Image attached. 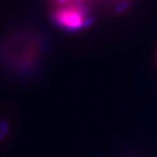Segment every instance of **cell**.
I'll list each match as a JSON object with an SVG mask.
<instances>
[{
	"label": "cell",
	"mask_w": 157,
	"mask_h": 157,
	"mask_svg": "<svg viewBox=\"0 0 157 157\" xmlns=\"http://www.w3.org/2000/svg\"><path fill=\"white\" fill-rule=\"evenodd\" d=\"M53 20L67 31H78L87 26L90 15L87 8L81 2H69L59 5L53 12Z\"/></svg>",
	"instance_id": "1"
},
{
	"label": "cell",
	"mask_w": 157,
	"mask_h": 157,
	"mask_svg": "<svg viewBox=\"0 0 157 157\" xmlns=\"http://www.w3.org/2000/svg\"><path fill=\"white\" fill-rule=\"evenodd\" d=\"M1 128L4 130V133H8V131H9V128H8V127H7V125L6 123H4V122H2L1 123Z\"/></svg>",
	"instance_id": "2"
},
{
	"label": "cell",
	"mask_w": 157,
	"mask_h": 157,
	"mask_svg": "<svg viewBox=\"0 0 157 157\" xmlns=\"http://www.w3.org/2000/svg\"><path fill=\"white\" fill-rule=\"evenodd\" d=\"M4 139V135L2 133H0V140H3Z\"/></svg>",
	"instance_id": "3"
}]
</instances>
